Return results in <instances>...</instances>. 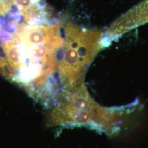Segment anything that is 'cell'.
<instances>
[{"instance_id":"cell-1","label":"cell","mask_w":148,"mask_h":148,"mask_svg":"<svg viewBox=\"0 0 148 148\" xmlns=\"http://www.w3.org/2000/svg\"><path fill=\"white\" fill-rule=\"evenodd\" d=\"M64 27L43 0L0 2V74L32 98L41 95L59 79Z\"/></svg>"},{"instance_id":"cell-2","label":"cell","mask_w":148,"mask_h":148,"mask_svg":"<svg viewBox=\"0 0 148 148\" xmlns=\"http://www.w3.org/2000/svg\"><path fill=\"white\" fill-rule=\"evenodd\" d=\"M137 108L136 101L125 106H101L91 97L84 81L64 90L48 115V125L87 127L112 137L119 132L125 117Z\"/></svg>"}]
</instances>
